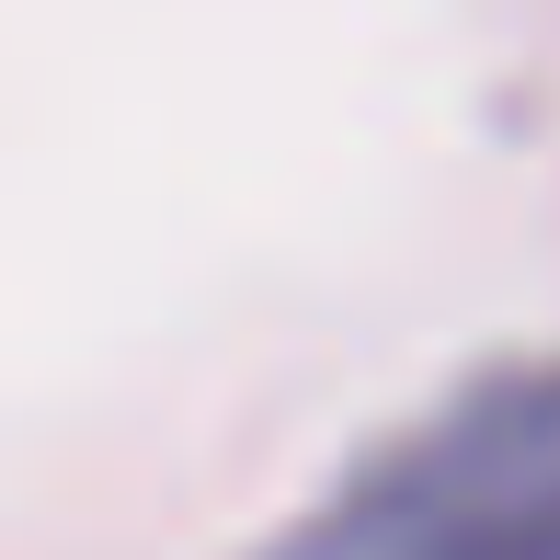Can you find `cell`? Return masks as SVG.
<instances>
[{
  "label": "cell",
  "mask_w": 560,
  "mask_h": 560,
  "mask_svg": "<svg viewBox=\"0 0 560 560\" xmlns=\"http://www.w3.org/2000/svg\"><path fill=\"white\" fill-rule=\"evenodd\" d=\"M275 560H560V377H492L412 423Z\"/></svg>",
  "instance_id": "cell-1"
}]
</instances>
